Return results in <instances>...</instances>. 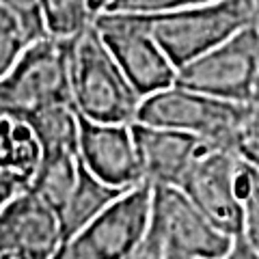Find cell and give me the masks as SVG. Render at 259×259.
<instances>
[{
	"mask_svg": "<svg viewBox=\"0 0 259 259\" xmlns=\"http://www.w3.org/2000/svg\"><path fill=\"white\" fill-rule=\"evenodd\" d=\"M71 104L80 117L104 123H134L143 97L119 67L95 24L71 39Z\"/></svg>",
	"mask_w": 259,
	"mask_h": 259,
	"instance_id": "1",
	"label": "cell"
},
{
	"mask_svg": "<svg viewBox=\"0 0 259 259\" xmlns=\"http://www.w3.org/2000/svg\"><path fill=\"white\" fill-rule=\"evenodd\" d=\"M177 69L259 22L255 0H212L186 9L143 15Z\"/></svg>",
	"mask_w": 259,
	"mask_h": 259,
	"instance_id": "2",
	"label": "cell"
},
{
	"mask_svg": "<svg viewBox=\"0 0 259 259\" xmlns=\"http://www.w3.org/2000/svg\"><path fill=\"white\" fill-rule=\"evenodd\" d=\"M136 121L186 132L236 151L240 134L250 121V106L175 82L173 87L143 97Z\"/></svg>",
	"mask_w": 259,
	"mask_h": 259,
	"instance_id": "3",
	"label": "cell"
},
{
	"mask_svg": "<svg viewBox=\"0 0 259 259\" xmlns=\"http://www.w3.org/2000/svg\"><path fill=\"white\" fill-rule=\"evenodd\" d=\"M71 39L46 35L30 41L0 78V115L24 119L30 112L71 104Z\"/></svg>",
	"mask_w": 259,
	"mask_h": 259,
	"instance_id": "4",
	"label": "cell"
},
{
	"mask_svg": "<svg viewBox=\"0 0 259 259\" xmlns=\"http://www.w3.org/2000/svg\"><path fill=\"white\" fill-rule=\"evenodd\" d=\"M151 205L153 184L125 190L78 236L65 240L52 259H125L149 233Z\"/></svg>",
	"mask_w": 259,
	"mask_h": 259,
	"instance_id": "5",
	"label": "cell"
},
{
	"mask_svg": "<svg viewBox=\"0 0 259 259\" xmlns=\"http://www.w3.org/2000/svg\"><path fill=\"white\" fill-rule=\"evenodd\" d=\"M93 24L141 97L153 95L177 82L180 69L162 50L141 13L104 11Z\"/></svg>",
	"mask_w": 259,
	"mask_h": 259,
	"instance_id": "6",
	"label": "cell"
},
{
	"mask_svg": "<svg viewBox=\"0 0 259 259\" xmlns=\"http://www.w3.org/2000/svg\"><path fill=\"white\" fill-rule=\"evenodd\" d=\"M259 78V24H250L221 46L184 65L177 82L221 100L248 104Z\"/></svg>",
	"mask_w": 259,
	"mask_h": 259,
	"instance_id": "7",
	"label": "cell"
},
{
	"mask_svg": "<svg viewBox=\"0 0 259 259\" xmlns=\"http://www.w3.org/2000/svg\"><path fill=\"white\" fill-rule=\"evenodd\" d=\"M240 175L242 158L238 151L205 141L177 188L188 194L223 231L238 238L242 233Z\"/></svg>",
	"mask_w": 259,
	"mask_h": 259,
	"instance_id": "8",
	"label": "cell"
},
{
	"mask_svg": "<svg viewBox=\"0 0 259 259\" xmlns=\"http://www.w3.org/2000/svg\"><path fill=\"white\" fill-rule=\"evenodd\" d=\"M151 231L160 236L166 250L197 259H223L236 240L182 188L164 184L153 186Z\"/></svg>",
	"mask_w": 259,
	"mask_h": 259,
	"instance_id": "9",
	"label": "cell"
},
{
	"mask_svg": "<svg viewBox=\"0 0 259 259\" xmlns=\"http://www.w3.org/2000/svg\"><path fill=\"white\" fill-rule=\"evenodd\" d=\"M63 242L59 214L30 188L0 212V259H52Z\"/></svg>",
	"mask_w": 259,
	"mask_h": 259,
	"instance_id": "10",
	"label": "cell"
},
{
	"mask_svg": "<svg viewBox=\"0 0 259 259\" xmlns=\"http://www.w3.org/2000/svg\"><path fill=\"white\" fill-rule=\"evenodd\" d=\"M80 162L115 188L130 190L145 180L132 123H104L80 117Z\"/></svg>",
	"mask_w": 259,
	"mask_h": 259,
	"instance_id": "11",
	"label": "cell"
},
{
	"mask_svg": "<svg viewBox=\"0 0 259 259\" xmlns=\"http://www.w3.org/2000/svg\"><path fill=\"white\" fill-rule=\"evenodd\" d=\"M134 141L143 162L145 180L158 186H177L205 141L177 130L132 123Z\"/></svg>",
	"mask_w": 259,
	"mask_h": 259,
	"instance_id": "12",
	"label": "cell"
},
{
	"mask_svg": "<svg viewBox=\"0 0 259 259\" xmlns=\"http://www.w3.org/2000/svg\"><path fill=\"white\" fill-rule=\"evenodd\" d=\"M41 162V145L22 119L0 115V212L28 190Z\"/></svg>",
	"mask_w": 259,
	"mask_h": 259,
	"instance_id": "13",
	"label": "cell"
},
{
	"mask_svg": "<svg viewBox=\"0 0 259 259\" xmlns=\"http://www.w3.org/2000/svg\"><path fill=\"white\" fill-rule=\"evenodd\" d=\"M123 192H125L123 188H115V186L102 182L100 177L93 175L82 162H80L78 182L69 194L67 203H65L63 209L59 212L63 238L69 240V238L78 236L87 225H91L95 218Z\"/></svg>",
	"mask_w": 259,
	"mask_h": 259,
	"instance_id": "14",
	"label": "cell"
},
{
	"mask_svg": "<svg viewBox=\"0 0 259 259\" xmlns=\"http://www.w3.org/2000/svg\"><path fill=\"white\" fill-rule=\"evenodd\" d=\"M80 173V153L78 151H56L41 156L30 190L44 199L56 214L67 203L71 190Z\"/></svg>",
	"mask_w": 259,
	"mask_h": 259,
	"instance_id": "15",
	"label": "cell"
},
{
	"mask_svg": "<svg viewBox=\"0 0 259 259\" xmlns=\"http://www.w3.org/2000/svg\"><path fill=\"white\" fill-rule=\"evenodd\" d=\"M41 145V156L56 151H78L80 115L74 104H61L37 112H30L22 119Z\"/></svg>",
	"mask_w": 259,
	"mask_h": 259,
	"instance_id": "16",
	"label": "cell"
},
{
	"mask_svg": "<svg viewBox=\"0 0 259 259\" xmlns=\"http://www.w3.org/2000/svg\"><path fill=\"white\" fill-rule=\"evenodd\" d=\"M41 9L50 37L74 39L95 22L87 0H41Z\"/></svg>",
	"mask_w": 259,
	"mask_h": 259,
	"instance_id": "17",
	"label": "cell"
},
{
	"mask_svg": "<svg viewBox=\"0 0 259 259\" xmlns=\"http://www.w3.org/2000/svg\"><path fill=\"white\" fill-rule=\"evenodd\" d=\"M240 197H242V233L250 246L259 253V171L242 160L240 175Z\"/></svg>",
	"mask_w": 259,
	"mask_h": 259,
	"instance_id": "18",
	"label": "cell"
},
{
	"mask_svg": "<svg viewBox=\"0 0 259 259\" xmlns=\"http://www.w3.org/2000/svg\"><path fill=\"white\" fill-rule=\"evenodd\" d=\"M28 44L30 39L22 24L15 20L11 11L0 5V78L13 67V63L22 56Z\"/></svg>",
	"mask_w": 259,
	"mask_h": 259,
	"instance_id": "19",
	"label": "cell"
},
{
	"mask_svg": "<svg viewBox=\"0 0 259 259\" xmlns=\"http://www.w3.org/2000/svg\"><path fill=\"white\" fill-rule=\"evenodd\" d=\"M0 5L15 15V20L22 24V28L26 30L30 41L48 35L41 0H0Z\"/></svg>",
	"mask_w": 259,
	"mask_h": 259,
	"instance_id": "20",
	"label": "cell"
},
{
	"mask_svg": "<svg viewBox=\"0 0 259 259\" xmlns=\"http://www.w3.org/2000/svg\"><path fill=\"white\" fill-rule=\"evenodd\" d=\"M212 0H112L108 11H125V13H141V15H158L177 9H186L192 5H203Z\"/></svg>",
	"mask_w": 259,
	"mask_h": 259,
	"instance_id": "21",
	"label": "cell"
},
{
	"mask_svg": "<svg viewBox=\"0 0 259 259\" xmlns=\"http://www.w3.org/2000/svg\"><path fill=\"white\" fill-rule=\"evenodd\" d=\"M236 151L242 160H246L248 164H253L259 171V123L253 121V117H250L248 125L244 127V132L240 134Z\"/></svg>",
	"mask_w": 259,
	"mask_h": 259,
	"instance_id": "22",
	"label": "cell"
},
{
	"mask_svg": "<svg viewBox=\"0 0 259 259\" xmlns=\"http://www.w3.org/2000/svg\"><path fill=\"white\" fill-rule=\"evenodd\" d=\"M166 257H168V250L164 246V242H162L158 233H153L149 227V233L141 240V244L125 259H166Z\"/></svg>",
	"mask_w": 259,
	"mask_h": 259,
	"instance_id": "23",
	"label": "cell"
},
{
	"mask_svg": "<svg viewBox=\"0 0 259 259\" xmlns=\"http://www.w3.org/2000/svg\"><path fill=\"white\" fill-rule=\"evenodd\" d=\"M223 259H259V253L248 244L244 238H236L233 240V246L229 248V253H227Z\"/></svg>",
	"mask_w": 259,
	"mask_h": 259,
	"instance_id": "24",
	"label": "cell"
},
{
	"mask_svg": "<svg viewBox=\"0 0 259 259\" xmlns=\"http://www.w3.org/2000/svg\"><path fill=\"white\" fill-rule=\"evenodd\" d=\"M248 106H250V117L259 123V78H257V84H255V91H253V97H250Z\"/></svg>",
	"mask_w": 259,
	"mask_h": 259,
	"instance_id": "25",
	"label": "cell"
},
{
	"mask_svg": "<svg viewBox=\"0 0 259 259\" xmlns=\"http://www.w3.org/2000/svg\"><path fill=\"white\" fill-rule=\"evenodd\" d=\"M87 3H89V7H91V13L97 18L100 13H104V11H108V9H110L112 0H87Z\"/></svg>",
	"mask_w": 259,
	"mask_h": 259,
	"instance_id": "26",
	"label": "cell"
},
{
	"mask_svg": "<svg viewBox=\"0 0 259 259\" xmlns=\"http://www.w3.org/2000/svg\"><path fill=\"white\" fill-rule=\"evenodd\" d=\"M166 259H197V257H188V255H180V253H171V250H168Z\"/></svg>",
	"mask_w": 259,
	"mask_h": 259,
	"instance_id": "27",
	"label": "cell"
},
{
	"mask_svg": "<svg viewBox=\"0 0 259 259\" xmlns=\"http://www.w3.org/2000/svg\"><path fill=\"white\" fill-rule=\"evenodd\" d=\"M255 5H257V9H259V0H255ZM259 24V22H257Z\"/></svg>",
	"mask_w": 259,
	"mask_h": 259,
	"instance_id": "28",
	"label": "cell"
}]
</instances>
